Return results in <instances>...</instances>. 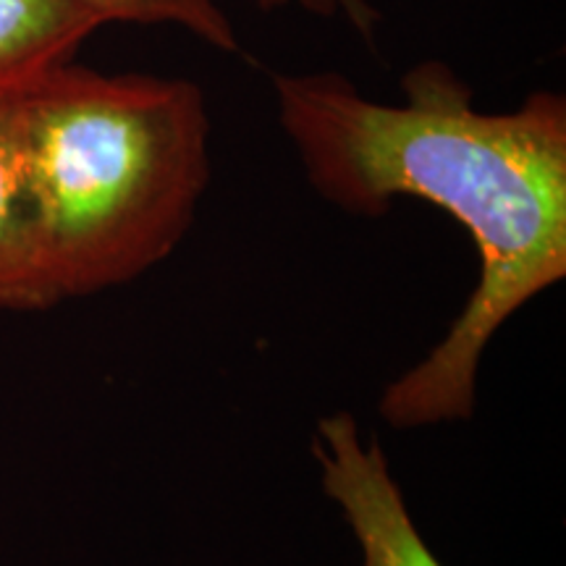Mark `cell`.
<instances>
[{
    "instance_id": "8992f818",
    "label": "cell",
    "mask_w": 566,
    "mask_h": 566,
    "mask_svg": "<svg viewBox=\"0 0 566 566\" xmlns=\"http://www.w3.org/2000/svg\"><path fill=\"white\" fill-rule=\"evenodd\" d=\"M105 24L181 27L221 53H239L242 42L218 0H74Z\"/></svg>"
},
{
    "instance_id": "3957f363",
    "label": "cell",
    "mask_w": 566,
    "mask_h": 566,
    "mask_svg": "<svg viewBox=\"0 0 566 566\" xmlns=\"http://www.w3.org/2000/svg\"><path fill=\"white\" fill-rule=\"evenodd\" d=\"M313 457L321 488L354 533L359 566H443L417 530L378 438L357 417L334 412L315 428Z\"/></svg>"
},
{
    "instance_id": "277c9868",
    "label": "cell",
    "mask_w": 566,
    "mask_h": 566,
    "mask_svg": "<svg viewBox=\"0 0 566 566\" xmlns=\"http://www.w3.org/2000/svg\"><path fill=\"white\" fill-rule=\"evenodd\" d=\"M17 97L0 101V310L38 313L61 300L48 271Z\"/></svg>"
},
{
    "instance_id": "7a4b0ae2",
    "label": "cell",
    "mask_w": 566,
    "mask_h": 566,
    "mask_svg": "<svg viewBox=\"0 0 566 566\" xmlns=\"http://www.w3.org/2000/svg\"><path fill=\"white\" fill-rule=\"evenodd\" d=\"M17 105L61 302L124 286L171 258L210 181L200 84L69 61Z\"/></svg>"
},
{
    "instance_id": "6da1fadb",
    "label": "cell",
    "mask_w": 566,
    "mask_h": 566,
    "mask_svg": "<svg viewBox=\"0 0 566 566\" xmlns=\"http://www.w3.org/2000/svg\"><path fill=\"white\" fill-rule=\"evenodd\" d=\"M275 111L310 187L359 218L401 197L449 212L475 242L480 279L449 334L384 388L394 430L464 422L495 334L566 279V101L535 90L520 108L488 113L443 61L401 80V103L365 97L336 71L275 74Z\"/></svg>"
},
{
    "instance_id": "5b68a950",
    "label": "cell",
    "mask_w": 566,
    "mask_h": 566,
    "mask_svg": "<svg viewBox=\"0 0 566 566\" xmlns=\"http://www.w3.org/2000/svg\"><path fill=\"white\" fill-rule=\"evenodd\" d=\"M101 27L74 0H0V101L74 61Z\"/></svg>"
},
{
    "instance_id": "52a82bcc",
    "label": "cell",
    "mask_w": 566,
    "mask_h": 566,
    "mask_svg": "<svg viewBox=\"0 0 566 566\" xmlns=\"http://www.w3.org/2000/svg\"><path fill=\"white\" fill-rule=\"evenodd\" d=\"M263 11H281L286 6H300L307 13L321 19H344L354 32L363 34L365 40L375 38L380 17L373 9L370 0H254Z\"/></svg>"
}]
</instances>
